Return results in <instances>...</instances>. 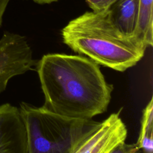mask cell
<instances>
[{
    "label": "cell",
    "mask_w": 153,
    "mask_h": 153,
    "mask_svg": "<svg viewBox=\"0 0 153 153\" xmlns=\"http://www.w3.org/2000/svg\"><path fill=\"white\" fill-rule=\"evenodd\" d=\"M43 107L61 115L91 119L107 109L113 85L86 56L50 53L36 62Z\"/></svg>",
    "instance_id": "1"
},
{
    "label": "cell",
    "mask_w": 153,
    "mask_h": 153,
    "mask_svg": "<svg viewBox=\"0 0 153 153\" xmlns=\"http://www.w3.org/2000/svg\"><path fill=\"white\" fill-rule=\"evenodd\" d=\"M63 42L99 65L123 72L143 57L148 47L137 35L123 33L113 23L109 8L87 11L62 30Z\"/></svg>",
    "instance_id": "2"
},
{
    "label": "cell",
    "mask_w": 153,
    "mask_h": 153,
    "mask_svg": "<svg viewBox=\"0 0 153 153\" xmlns=\"http://www.w3.org/2000/svg\"><path fill=\"white\" fill-rule=\"evenodd\" d=\"M19 109L26 130L28 153H71L91 121L61 115L25 102Z\"/></svg>",
    "instance_id": "3"
},
{
    "label": "cell",
    "mask_w": 153,
    "mask_h": 153,
    "mask_svg": "<svg viewBox=\"0 0 153 153\" xmlns=\"http://www.w3.org/2000/svg\"><path fill=\"white\" fill-rule=\"evenodd\" d=\"M127 129L119 113L101 122L91 121L75 142L71 153H114L125 142Z\"/></svg>",
    "instance_id": "4"
},
{
    "label": "cell",
    "mask_w": 153,
    "mask_h": 153,
    "mask_svg": "<svg viewBox=\"0 0 153 153\" xmlns=\"http://www.w3.org/2000/svg\"><path fill=\"white\" fill-rule=\"evenodd\" d=\"M36 62L24 36L4 32L0 38V93L12 78L32 69Z\"/></svg>",
    "instance_id": "5"
},
{
    "label": "cell",
    "mask_w": 153,
    "mask_h": 153,
    "mask_svg": "<svg viewBox=\"0 0 153 153\" xmlns=\"http://www.w3.org/2000/svg\"><path fill=\"white\" fill-rule=\"evenodd\" d=\"M0 153H28L26 130L19 109L8 103L0 105Z\"/></svg>",
    "instance_id": "6"
},
{
    "label": "cell",
    "mask_w": 153,
    "mask_h": 153,
    "mask_svg": "<svg viewBox=\"0 0 153 153\" xmlns=\"http://www.w3.org/2000/svg\"><path fill=\"white\" fill-rule=\"evenodd\" d=\"M139 1L117 0L109 7L113 23L126 35H137Z\"/></svg>",
    "instance_id": "7"
},
{
    "label": "cell",
    "mask_w": 153,
    "mask_h": 153,
    "mask_svg": "<svg viewBox=\"0 0 153 153\" xmlns=\"http://www.w3.org/2000/svg\"><path fill=\"white\" fill-rule=\"evenodd\" d=\"M153 0L139 1L137 35L148 46L153 44Z\"/></svg>",
    "instance_id": "8"
},
{
    "label": "cell",
    "mask_w": 153,
    "mask_h": 153,
    "mask_svg": "<svg viewBox=\"0 0 153 153\" xmlns=\"http://www.w3.org/2000/svg\"><path fill=\"white\" fill-rule=\"evenodd\" d=\"M140 149L146 153L153 151V100L150 101L143 111L141 127L137 142Z\"/></svg>",
    "instance_id": "9"
},
{
    "label": "cell",
    "mask_w": 153,
    "mask_h": 153,
    "mask_svg": "<svg viewBox=\"0 0 153 153\" xmlns=\"http://www.w3.org/2000/svg\"><path fill=\"white\" fill-rule=\"evenodd\" d=\"M117 0H85L92 11H102L109 8Z\"/></svg>",
    "instance_id": "10"
},
{
    "label": "cell",
    "mask_w": 153,
    "mask_h": 153,
    "mask_svg": "<svg viewBox=\"0 0 153 153\" xmlns=\"http://www.w3.org/2000/svg\"><path fill=\"white\" fill-rule=\"evenodd\" d=\"M139 149L136 143L127 144L124 142L118 147L114 153H135L138 152Z\"/></svg>",
    "instance_id": "11"
},
{
    "label": "cell",
    "mask_w": 153,
    "mask_h": 153,
    "mask_svg": "<svg viewBox=\"0 0 153 153\" xmlns=\"http://www.w3.org/2000/svg\"><path fill=\"white\" fill-rule=\"evenodd\" d=\"M10 0H0V27L2 23V19L4 13Z\"/></svg>",
    "instance_id": "12"
},
{
    "label": "cell",
    "mask_w": 153,
    "mask_h": 153,
    "mask_svg": "<svg viewBox=\"0 0 153 153\" xmlns=\"http://www.w3.org/2000/svg\"><path fill=\"white\" fill-rule=\"evenodd\" d=\"M32 1L39 4H51L52 2H57L59 0H32Z\"/></svg>",
    "instance_id": "13"
}]
</instances>
